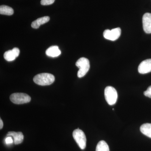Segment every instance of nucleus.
Here are the masks:
<instances>
[{
  "mask_svg": "<svg viewBox=\"0 0 151 151\" xmlns=\"http://www.w3.org/2000/svg\"><path fill=\"white\" fill-rule=\"evenodd\" d=\"M76 65L79 68L77 73V76L79 78L83 77L86 75L90 68L89 60L84 57L79 58L76 61Z\"/></svg>",
  "mask_w": 151,
  "mask_h": 151,
  "instance_id": "f03ea898",
  "label": "nucleus"
},
{
  "mask_svg": "<svg viewBox=\"0 0 151 151\" xmlns=\"http://www.w3.org/2000/svg\"><path fill=\"white\" fill-rule=\"evenodd\" d=\"M144 94L146 97L151 98V86H149L147 90L144 92Z\"/></svg>",
  "mask_w": 151,
  "mask_h": 151,
  "instance_id": "f3484780",
  "label": "nucleus"
},
{
  "mask_svg": "<svg viewBox=\"0 0 151 151\" xmlns=\"http://www.w3.org/2000/svg\"><path fill=\"white\" fill-rule=\"evenodd\" d=\"M9 136L13 138L15 145H19L23 141L24 135L21 132H9L7 134V137Z\"/></svg>",
  "mask_w": 151,
  "mask_h": 151,
  "instance_id": "9d476101",
  "label": "nucleus"
},
{
  "mask_svg": "<svg viewBox=\"0 0 151 151\" xmlns=\"http://www.w3.org/2000/svg\"><path fill=\"white\" fill-rule=\"evenodd\" d=\"M96 151H110L109 146L104 141H100L97 144Z\"/></svg>",
  "mask_w": 151,
  "mask_h": 151,
  "instance_id": "2eb2a0df",
  "label": "nucleus"
},
{
  "mask_svg": "<svg viewBox=\"0 0 151 151\" xmlns=\"http://www.w3.org/2000/svg\"><path fill=\"white\" fill-rule=\"evenodd\" d=\"M143 27L146 33H151V14L147 13L143 15Z\"/></svg>",
  "mask_w": 151,
  "mask_h": 151,
  "instance_id": "0eeeda50",
  "label": "nucleus"
},
{
  "mask_svg": "<svg viewBox=\"0 0 151 151\" xmlns=\"http://www.w3.org/2000/svg\"><path fill=\"white\" fill-rule=\"evenodd\" d=\"M13 140L12 137H7L5 139V142L7 145H9L12 144L13 143Z\"/></svg>",
  "mask_w": 151,
  "mask_h": 151,
  "instance_id": "a211bd4d",
  "label": "nucleus"
},
{
  "mask_svg": "<svg viewBox=\"0 0 151 151\" xmlns=\"http://www.w3.org/2000/svg\"><path fill=\"white\" fill-rule=\"evenodd\" d=\"M105 99L109 105L116 104L118 99V93L116 89L111 86H108L105 89Z\"/></svg>",
  "mask_w": 151,
  "mask_h": 151,
  "instance_id": "7ed1b4c3",
  "label": "nucleus"
},
{
  "mask_svg": "<svg viewBox=\"0 0 151 151\" xmlns=\"http://www.w3.org/2000/svg\"><path fill=\"white\" fill-rule=\"evenodd\" d=\"M20 50L19 48L15 47L12 50L6 51L4 54V58L7 61H13L19 55Z\"/></svg>",
  "mask_w": 151,
  "mask_h": 151,
  "instance_id": "1a4fd4ad",
  "label": "nucleus"
},
{
  "mask_svg": "<svg viewBox=\"0 0 151 151\" xmlns=\"http://www.w3.org/2000/svg\"><path fill=\"white\" fill-rule=\"evenodd\" d=\"M73 137L80 149L84 150L86 148V137L84 132L79 129H76L73 132Z\"/></svg>",
  "mask_w": 151,
  "mask_h": 151,
  "instance_id": "20e7f679",
  "label": "nucleus"
},
{
  "mask_svg": "<svg viewBox=\"0 0 151 151\" xmlns=\"http://www.w3.org/2000/svg\"><path fill=\"white\" fill-rule=\"evenodd\" d=\"M10 99L13 103L19 105L29 103L31 98L29 95L25 93H15L11 94Z\"/></svg>",
  "mask_w": 151,
  "mask_h": 151,
  "instance_id": "39448f33",
  "label": "nucleus"
},
{
  "mask_svg": "<svg viewBox=\"0 0 151 151\" xmlns=\"http://www.w3.org/2000/svg\"><path fill=\"white\" fill-rule=\"evenodd\" d=\"M55 77L52 74L49 73H41L36 75L33 78L35 84L41 86L50 85L54 82Z\"/></svg>",
  "mask_w": 151,
  "mask_h": 151,
  "instance_id": "f257e3e1",
  "label": "nucleus"
},
{
  "mask_svg": "<svg viewBox=\"0 0 151 151\" xmlns=\"http://www.w3.org/2000/svg\"><path fill=\"white\" fill-rule=\"evenodd\" d=\"M50 17L48 16L43 17L40 18L32 22L31 24L32 27L33 28L38 29L41 25L44 24L49 21Z\"/></svg>",
  "mask_w": 151,
  "mask_h": 151,
  "instance_id": "f8f14e48",
  "label": "nucleus"
},
{
  "mask_svg": "<svg viewBox=\"0 0 151 151\" xmlns=\"http://www.w3.org/2000/svg\"><path fill=\"white\" fill-rule=\"evenodd\" d=\"M140 129L143 134L151 138V124L147 123L142 124Z\"/></svg>",
  "mask_w": 151,
  "mask_h": 151,
  "instance_id": "ddd939ff",
  "label": "nucleus"
},
{
  "mask_svg": "<svg viewBox=\"0 0 151 151\" xmlns=\"http://www.w3.org/2000/svg\"><path fill=\"white\" fill-rule=\"evenodd\" d=\"M13 9L9 6L2 5L0 6V14H1L11 16L13 14Z\"/></svg>",
  "mask_w": 151,
  "mask_h": 151,
  "instance_id": "4468645a",
  "label": "nucleus"
},
{
  "mask_svg": "<svg viewBox=\"0 0 151 151\" xmlns=\"http://www.w3.org/2000/svg\"><path fill=\"white\" fill-rule=\"evenodd\" d=\"M121 29L118 27L111 30L106 29L103 32V36L106 39L115 41L120 37L121 35Z\"/></svg>",
  "mask_w": 151,
  "mask_h": 151,
  "instance_id": "423d86ee",
  "label": "nucleus"
},
{
  "mask_svg": "<svg viewBox=\"0 0 151 151\" xmlns=\"http://www.w3.org/2000/svg\"><path fill=\"white\" fill-rule=\"evenodd\" d=\"M138 71L141 74L151 72V59L145 60L141 62L138 67Z\"/></svg>",
  "mask_w": 151,
  "mask_h": 151,
  "instance_id": "6e6552de",
  "label": "nucleus"
},
{
  "mask_svg": "<svg viewBox=\"0 0 151 151\" xmlns=\"http://www.w3.org/2000/svg\"><path fill=\"white\" fill-rule=\"evenodd\" d=\"M55 0H41V4L43 6L50 5L52 4Z\"/></svg>",
  "mask_w": 151,
  "mask_h": 151,
  "instance_id": "dca6fc26",
  "label": "nucleus"
},
{
  "mask_svg": "<svg viewBox=\"0 0 151 151\" xmlns=\"http://www.w3.org/2000/svg\"><path fill=\"white\" fill-rule=\"evenodd\" d=\"M47 56L51 57H56L60 55L61 51L60 50L58 47L57 46H52L49 47L45 52Z\"/></svg>",
  "mask_w": 151,
  "mask_h": 151,
  "instance_id": "9b49d317",
  "label": "nucleus"
},
{
  "mask_svg": "<svg viewBox=\"0 0 151 151\" xmlns=\"http://www.w3.org/2000/svg\"><path fill=\"white\" fill-rule=\"evenodd\" d=\"M4 126V124H3V122L1 119H0V129H1Z\"/></svg>",
  "mask_w": 151,
  "mask_h": 151,
  "instance_id": "6ab92c4d",
  "label": "nucleus"
}]
</instances>
